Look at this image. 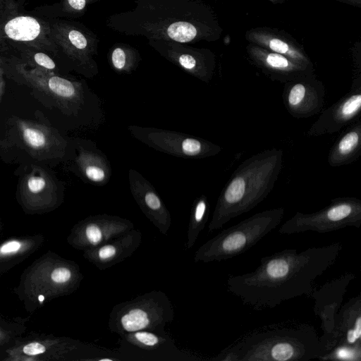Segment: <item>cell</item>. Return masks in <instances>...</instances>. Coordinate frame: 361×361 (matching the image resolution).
<instances>
[{
  "instance_id": "obj_1",
  "label": "cell",
  "mask_w": 361,
  "mask_h": 361,
  "mask_svg": "<svg viewBox=\"0 0 361 361\" xmlns=\"http://www.w3.org/2000/svg\"><path fill=\"white\" fill-rule=\"evenodd\" d=\"M340 242L301 252L284 249L261 258L252 271L231 275L228 290L256 310L274 308L281 302L302 295L310 296L314 280L338 258Z\"/></svg>"
},
{
  "instance_id": "obj_2",
  "label": "cell",
  "mask_w": 361,
  "mask_h": 361,
  "mask_svg": "<svg viewBox=\"0 0 361 361\" xmlns=\"http://www.w3.org/2000/svg\"><path fill=\"white\" fill-rule=\"evenodd\" d=\"M130 10L112 14L106 26L126 36L193 43L212 39L211 11L196 0H135Z\"/></svg>"
},
{
  "instance_id": "obj_3",
  "label": "cell",
  "mask_w": 361,
  "mask_h": 361,
  "mask_svg": "<svg viewBox=\"0 0 361 361\" xmlns=\"http://www.w3.org/2000/svg\"><path fill=\"white\" fill-rule=\"evenodd\" d=\"M325 354L315 328L279 323L250 331L224 349L216 361H310Z\"/></svg>"
},
{
  "instance_id": "obj_4",
  "label": "cell",
  "mask_w": 361,
  "mask_h": 361,
  "mask_svg": "<svg viewBox=\"0 0 361 361\" xmlns=\"http://www.w3.org/2000/svg\"><path fill=\"white\" fill-rule=\"evenodd\" d=\"M283 157L281 149H265L238 166L219 194L208 226L209 233L252 210L268 196L281 171Z\"/></svg>"
},
{
  "instance_id": "obj_5",
  "label": "cell",
  "mask_w": 361,
  "mask_h": 361,
  "mask_svg": "<svg viewBox=\"0 0 361 361\" xmlns=\"http://www.w3.org/2000/svg\"><path fill=\"white\" fill-rule=\"evenodd\" d=\"M22 83L42 97L76 127L95 129L104 122L100 98L85 80L68 78L39 68L16 66Z\"/></svg>"
},
{
  "instance_id": "obj_6",
  "label": "cell",
  "mask_w": 361,
  "mask_h": 361,
  "mask_svg": "<svg viewBox=\"0 0 361 361\" xmlns=\"http://www.w3.org/2000/svg\"><path fill=\"white\" fill-rule=\"evenodd\" d=\"M284 212L283 207L264 210L223 230L195 251L194 261L220 262L243 254L281 224Z\"/></svg>"
},
{
  "instance_id": "obj_7",
  "label": "cell",
  "mask_w": 361,
  "mask_h": 361,
  "mask_svg": "<svg viewBox=\"0 0 361 361\" xmlns=\"http://www.w3.org/2000/svg\"><path fill=\"white\" fill-rule=\"evenodd\" d=\"M0 143L23 151L36 161L48 164L71 160L74 154L73 139L66 137L54 126L16 116L7 120Z\"/></svg>"
},
{
  "instance_id": "obj_8",
  "label": "cell",
  "mask_w": 361,
  "mask_h": 361,
  "mask_svg": "<svg viewBox=\"0 0 361 361\" xmlns=\"http://www.w3.org/2000/svg\"><path fill=\"white\" fill-rule=\"evenodd\" d=\"M173 318L174 309L168 295L154 290L115 305L109 314L108 327L121 336L139 330L164 333Z\"/></svg>"
},
{
  "instance_id": "obj_9",
  "label": "cell",
  "mask_w": 361,
  "mask_h": 361,
  "mask_svg": "<svg viewBox=\"0 0 361 361\" xmlns=\"http://www.w3.org/2000/svg\"><path fill=\"white\" fill-rule=\"evenodd\" d=\"M361 226V200L355 197H336L323 209L310 214L297 212L279 229L281 234L306 231L319 233L335 231L345 227Z\"/></svg>"
},
{
  "instance_id": "obj_10",
  "label": "cell",
  "mask_w": 361,
  "mask_h": 361,
  "mask_svg": "<svg viewBox=\"0 0 361 361\" xmlns=\"http://www.w3.org/2000/svg\"><path fill=\"white\" fill-rule=\"evenodd\" d=\"M130 134L148 147L180 158L204 159L218 154L222 147L205 139L154 127L131 125Z\"/></svg>"
},
{
  "instance_id": "obj_11",
  "label": "cell",
  "mask_w": 361,
  "mask_h": 361,
  "mask_svg": "<svg viewBox=\"0 0 361 361\" xmlns=\"http://www.w3.org/2000/svg\"><path fill=\"white\" fill-rule=\"evenodd\" d=\"M355 278V275L353 274H345L325 283L318 289L314 288L310 295L314 300V312L321 320L323 334L319 336V340L325 354L338 343L337 314L348 287Z\"/></svg>"
},
{
  "instance_id": "obj_12",
  "label": "cell",
  "mask_w": 361,
  "mask_h": 361,
  "mask_svg": "<svg viewBox=\"0 0 361 361\" xmlns=\"http://www.w3.org/2000/svg\"><path fill=\"white\" fill-rule=\"evenodd\" d=\"M148 44L167 61L204 82L213 76L215 61L207 49L191 47L188 43L163 39H150Z\"/></svg>"
},
{
  "instance_id": "obj_13",
  "label": "cell",
  "mask_w": 361,
  "mask_h": 361,
  "mask_svg": "<svg viewBox=\"0 0 361 361\" xmlns=\"http://www.w3.org/2000/svg\"><path fill=\"white\" fill-rule=\"evenodd\" d=\"M325 87L313 73L285 82L282 93L284 106L295 118L319 114L324 104Z\"/></svg>"
},
{
  "instance_id": "obj_14",
  "label": "cell",
  "mask_w": 361,
  "mask_h": 361,
  "mask_svg": "<svg viewBox=\"0 0 361 361\" xmlns=\"http://www.w3.org/2000/svg\"><path fill=\"white\" fill-rule=\"evenodd\" d=\"M361 112V77L353 82L350 91L324 110L305 133L307 137H318L340 131L358 120Z\"/></svg>"
},
{
  "instance_id": "obj_15",
  "label": "cell",
  "mask_w": 361,
  "mask_h": 361,
  "mask_svg": "<svg viewBox=\"0 0 361 361\" xmlns=\"http://www.w3.org/2000/svg\"><path fill=\"white\" fill-rule=\"evenodd\" d=\"M60 33L61 43L75 70L88 78L96 76L99 68L95 56L99 42L97 35L82 25H71L63 26Z\"/></svg>"
},
{
  "instance_id": "obj_16",
  "label": "cell",
  "mask_w": 361,
  "mask_h": 361,
  "mask_svg": "<svg viewBox=\"0 0 361 361\" xmlns=\"http://www.w3.org/2000/svg\"><path fill=\"white\" fill-rule=\"evenodd\" d=\"M134 228L126 218L107 214L90 215L81 221L73 233V243L84 250L99 246Z\"/></svg>"
},
{
  "instance_id": "obj_17",
  "label": "cell",
  "mask_w": 361,
  "mask_h": 361,
  "mask_svg": "<svg viewBox=\"0 0 361 361\" xmlns=\"http://www.w3.org/2000/svg\"><path fill=\"white\" fill-rule=\"evenodd\" d=\"M74 154L71 170L85 182L97 185H106L112 170L106 154L90 140L73 139Z\"/></svg>"
},
{
  "instance_id": "obj_18",
  "label": "cell",
  "mask_w": 361,
  "mask_h": 361,
  "mask_svg": "<svg viewBox=\"0 0 361 361\" xmlns=\"http://www.w3.org/2000/svg\"><path fill=\"white\" fill-rule=\"evenodd\" d=\"M130 190L144 215L163 235L171 226L170 212L152 185L137 171H128Z\"/></svg>"
},
{
  "instance_id": "obj_19",
  "label": "cell",
  "mask_w": 361,
  "mask_h": 361,
  "mask_svg": "<svg viewBox=\"0 0 361 361\" xmlns=\"http://www.w3.org/2000/svg\"><path fill=\"white\" fill-rule=\"evenodd\" d=\"M18 182L23 199L30 204L51 203L62 192L63 185L50 171L40 165L27 166Z\"/></svg>"
},
{
  "instance_id": "obj_20",
  "label": "cell",
  "mask_w": 361,
  "mask_h": 361,
  "mask_svg": "<svg viewBox=\"0 0 361 361\" xmlns=\"http://www.w3.org/2000/svg\"><path fill=\"white\" fill-rule=\"evenodd\" d=\"M142 241L140 230L133 228L106 243L85 250L84 257L101 271L106 270L130 257Z\"/></svg>"
},
{
  "instance_id": "obj_21",
  "label": "cell",
  "mask_w": 361,
  "mask_h": 361,
  "mask_svg": "<svg viewBox=\"0 0 361 361\" xmlns=\"http://www.w3.org/2000/svg\"><path fill=\"white\" fill-rule=\"evenodd\" d=\"M252 59L272 80L286 82L299 77L313 73V69L300 64L289 58L262 49H252Z\"/></svg>"
},
{
  "instance_id": "obj_22",
  "label": "cell",
  "mask_w": 361,
  "mask_h": 361,
  "mask_svg": "<svg viewBox=\"0 0 361 361\" xmlns=\"http://www.w3.org/2000/svg\"><path fill=\"white\" fill-rule=\"evenodd\" d=\"M341 134L331 147L327 162L331 167L356 161L361 155V120L359 118Z\"/></svg>"
},
{
  "instance_id": "obj_23",
  "label": "cell",
  "mask_w": 361,
  "mask_h": 361,
  "mask_svg": "<svg viewBox=\"0 0 361 361\" xmlns=\"http://www.w3.org/2000/svg\"><path fill=\"white\" fill-rule=\"evenodd\" d=\"M336 329L338 336L337 344L361 345L360 294L341 305L336 317Z\"/></svg>"
},
{
  "instance_id": "obj_24",
  "label": "cell",
  "mask_w": 361,
  "mask_h": 361,
  "mask_svg": "<svg viewBox=\"0 0 361 361\" xmlns=\"http://www.w3.org/2000/svg\"><path fill=\"white\" fill-rule=\"evenodd\" d=\"M108 60L115 72L130 74L137 68L141 56L138 50L130 45L116 43L109 50Z\"/></svg>"
},
{
  "instance_id": "obj_25",
  "label": "cell",
  "mask_w": 361,
  "mask_h": 361,
  "mask_svg": "<svg viewBox=\"0 0 361 361\" xmlns=\"http://www.w3.org/2000/svg\"><path fill=\"white\" fill-rule=\"evenodd\" d=\"M209 216V204L207 197L201 195L192 204L187 232L186 249H190L195 244L200 233L204 229Z\"/></svg>"
},
{
  "instance_id": "obj_26",
  "label": "cell",
  "mask_w": 361,
  "mask_h": 361,
  "mask_svg": "<svg viewBox=\"0 0 361 361\" xmlns=\"http://www.w3.org/2000/svg\"><path fill=\"white\" fill-rule=\"evenodd\" d=\"M6 35L11 39L28 42L35 39L41 32L39 22L31 16H18L6 23Z\"/></svg>"
},
{
  "instance_id": "obj_27",
  "label": "cell",
  "mask_w": 361,
  "mask_h": 361,
  "mask_svg": "<svg viewBox=\"0 0 361 361\" xmlns=\"http://www.w3.org/2000/svg\"><path fill=\"white\" fill-rule=\"evenodd\" d=\"M121 337L131 345L142 350L154 351L171 341L166 334L148 330H139L125 334Z\"/></svg>"
},
{
  "instance_id": "obj_28",
  "label": "cell",
  "mask_w": 361,
  "mask_h": 361,
  "mask_svg": "<svg viewBox=\"0 0 361 361\" xmlns=\"http://www.w3.org/2000/svg\"><path fill=\"white\" fill-rule=\"evenodd\" d=\"M319 360L360 361L361 345H349L345 344H337Z\"/></svg>"
},
{
  "instance_id": "obj_29",
  "label": "cell",
  "mask_w": 361,
  "mask_h": 361,
  "mask_svg": "<svg viewBox=\"0 0 361 361\" xmlns=\"http://www.w3.org/2000/svg\"><path fill=\"white\" fill-rule=\"evenodd\" d=\"M35 63L37 65L35 68L44 69L50 72H54L56 68L55 62L46 54L38 52L33 56Z\"/></svg>"
},
{
  "instance_id": "obj_30",
  "label": "cell",
  "mask_w": 361,
  "mask_h": 361,
  "mask_svg": "<svg viewBox=\"0 0 361 361\" xmlns=\"http://www.w3.org/2000/svg\"><path fill=\"white\" fill-rule=\"evenodd\" d=\"M102 0H66V8L73 13H83L88 6Z\"/></svg>"
},
{
  "instance_id": "obj_31",
  "label": "cell",
  "mask_w": 361,
  "mask_h": 361,
  "mask_svg": "<svg viewBox=\"0 0 361 361\" xmlns=\"http://www.w3.org/2000/svg\"><path fill=\"white\" fill-rule=\"evenodd\" d=\"M24 353L28 355H36L45 352V347L39 343H30L23 347Z\"/></svg>"
},
{
  "instance_id": "obj_32",
  "label": "cell",
  "mask_w": 361,
  "mask_h": 361,
  "mask_svg": "<svg viewBox=\"0 0 361 361\" xmlns=\"http://www.w3.org/2000/svg\"><path fill=\"white\" fill-rule=\"evenodd\" d=\"M21 247V243L17 240H12L3 244L0 247L1 255H8L18 252Z\"/></svg>"
},
{
  "instance_id": "obj_33",
  "label": "cell",
  "mask_w": 361,
  "mask_h": 361,
  "mask_svg": "<svg viewBox=\"0 0 361 361\" xmlns=\"http://www.w3.org/2000/svg\"><path fill=\"white\" fill-rule=\"evenodd\" d=\"M5 90V81L4 79V69L1 63V61L0 60V102L1 101L3 94L4 93Z\"/></svg>"
},
{
  "instance_id": "obj_34",
  "label": "cell",
  "mask_w": 361,
  "mask_h": 361,
  "mask_svg": "<svg viewBox=\"0 0 361 361\" xmlns=\"http://www.w3.org/2000/svg\"><path fill=\"white\" fill-rule=\"evenodd\" d=\"M90 360H93V361H114L115 360L114 358H111V357H103V358H92L90 359Z\"/></svg>"
},
{
  "instance_id": "obj_35",
  "label": "cell",
  "mask_w": 361,
  "mask_h": 361,
  "mask_svg": "<svg viewBox=\"0 0 361 361\" xmlns=\"http://www.w3.org/2000/svg\"><path fill=\"white\" fill-rule=\"evenodd\" d=\"M39 298H41V299H40V300H41V301H42V300H43V296H40V297H39Z\"/></svg>"
}]
</instances>
